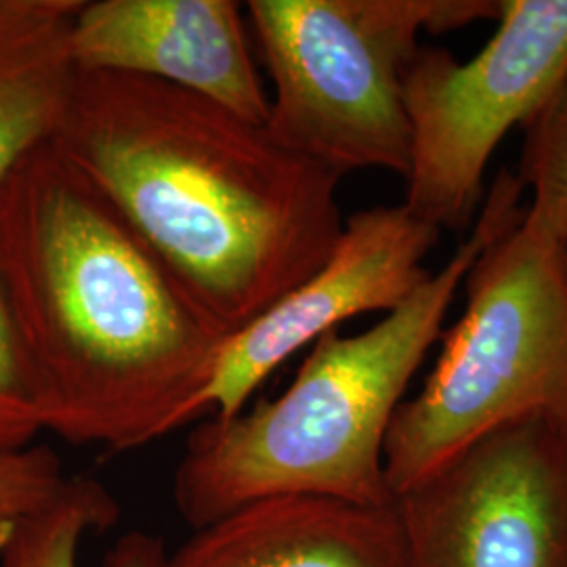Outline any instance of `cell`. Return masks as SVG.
Returning <instances> with one entry per match:
<instances>
[{"instance_id":"11","label":"cell","mask_w":567,"mask_h":567,"mask_svg":"<svg viewBox=\"0 0 567 567\" xmlns=\"http://www.w3.org/2000/svg\"><path fill=\"white\" fill-rule=\"evenodd\" d=\"M81 0H0V185L53 142L76 81L70 32Z\"/></svg>"},{"instance_id":"2","label":"cell","mask_w":567,"mask_h":567,"mask_svg":"<svg viewBox=\"0 0 567 567\" xmlns=\"http://www.w3.org/2000/svg\"><path fill=\"white\" fill-rule=\"evenodd\" d=\"M0 284L44 431L126 452L189 425L227 334L53 142L0 185Z\"/></svg>"},{"instance_id":"6","label":"cell","mask_w":567,"mask_h":567,"mask_svg":"<svg viewBox=\"0 0 567 567\" xmlns=\"http://www.w3.org/2000/svg\"><path fill=\"white\" fill-rule=\"evenodd\" d=\"M496 30L456 60L423 47L404 76L410 164L404 206L425 224L471 227L496 147L524 126L567 65V0H498Z\"/></svg>"},{"instance_id":"12","label":"cell","mask_w":567,"mask_h":567,"mask_svg":"<svg viewBox=\"0 0 567 567\" xmlns=\"http://www.w3.org/2000/svg\"><path fill=\"white\" fill-rule=\"evenodd\" d=\"M121 519V505L102 482L76 475L65 480L51 503L20 522L0 545V567H79L82 540ZM163 538L133 532L107 555L105 567H163Z\"/></svg>"},{"instance_id":"7","label":"cell","mask_w":567,"mask_h":567,"mask_svg":"<svg viewBox=\"0 0 567 567\" xmlns=\"http://www.w3.org/2000/svg\"><path fill=\"white\" fill-rule=\"evenodd\" d=\"M393 503L408 567H567V426H501Z\"/></svg>"},{"instance_id":"1","label":"cell","mask_w":567,"mask_h":567,"mask_svg":"<svg viewBox=\"0 0 567 567\" xmlns=\"http://www.w3.org/2000/svg\"><path fill=\"white\" fill-rule=\"evenodd\" d=\"M53 143L227 337L316 274L343 234L339 177L164 82L76 72Z\"/></svg>"},{"instance_id":"4","label":"cell","mask_w":567,"mask_h":567,"mask_svg":"<svg viewBox=\"0 0 567 567\" xmlns=\"http://www.w3.org/2000/svg\"><path fill=\"white\" fill-rule=\"evenodd\" d=\"M524 187L503 171L480 208L486 238L465 276L463 316L404 400L385 442L393 498L501 426H567V264L564 243L529 221Z\"/></svg>"},{"instance_id":"15","label":"cell","mask_w":567,"mask_h":567,"mask_svg":"<svg viewBox=\"0 0 567 567\" xmlns=\"http://www.w3.org/2000/svg\"><path fill=\"white\" fill-rule=\"evenodd\" d=\"M68 475L51 447L0 452V545L16 526L55 498Z\"/></svg>"},{"instance_id":"5","label":"cell","mask_w":567,"mask_h":567,"mask_svg":"<svg viewBox=\"0 0 567 567\" xmlns=\"http://www.w3.org/2000/svg\"><path fill=\"white\" fill-rule=\"evenodd\" d=\"M271 81L274 142L343 177H405L404 76L419 34L496 20L498 0H250L244 4Z\"/></svg>"},{"instance_id":"3","label":"cell","mask_w":567,"mask_h":567,"mask_svg":"<svg viewBox=\"0 0 567 567\" xmlns=\"http://www.w3.org/2000/svg\"><path fill=\"white\" fill-rule=\"evenodd\" d=\"M486 238L477 215L465 243L408 301L358 334L311 344L295 381L231 419H208L187 440L173 501L192 529L282 494L383 507L389 426L416 370L440 341L450 307Z\"/></svg>"},{"instance_id":"14","label":"cell","mask_w":567,"mask_h":567,"mask_svg":"<svg viewBox=\"0 0 567 567\" xmlns=\"http://www.w3.org/2000/svg\"><path fill=\"white\" fill-rule=\"evenodd\" d=\"M42 431L41 381L0 284V452L32 446Z\"/></svg>"},{"instance_id":"10","label":"cell","mask_w":567,"mask_h":567,"mask_svg":"<svg viewBox=\"0 0 567 567\" xmlns=\"http://www.w3.org/2000/svg\"><path fill=\"white\" fill-rule=\"evenodd\" d=\"M163 567H408L395 503L282 494L194 529Z\"/></svg>"},{"instance_id":"13","label":"cell","mask_w":567,"mask_h":567,"mask_svg":"<svg viewBox=\"0 0 567 567\" xmlns=\"http://www.w3.org/2000/svg\"><path fill=\"white\" fill-rule=\"evenodd\" d=\"M522 131L524 145L515 177L524 192H529L527 219L566 243L567 65Z\"/></svg>"},{"instance_id":"16","label":"cell","mask_w":567,"mask_h":567,"mask_svg":"<svg viewBox=\"0 0 567 567\" xmlns=\"http://www.w3.org/2000/svg\"><path fill=\"white\" fill-rule=\"evenodd\" d=\"M564 255H566V264H567V240L564 243Z\"/></svg>"},{"instance_id":"9","label":"cell","mask_w":567,"mask_h":567,"mask_svg":"<svg viewBox=\"0 0 567 567\" xmlns=\"http://www.w3.org/2000/svg\"><path fill=\"white\" fill-rule=\"evenodd\" d=\"M76 72L164 82L265 124L269 93L236 0H81L70 32Z\"/></svg>"},{"instance_id":"8","label":"cell","mask_w":567,"mask_h":567,"mask_svg":"<svg viewBox=\"0 0 567 567\" xmlns=\"http://www.w3.org/2000/svg\"><path fill=\"white\" fill-rule=\"evenodd\" d=\"M440 236L404 204L347 217L328 261L225 339L206 385L189 405V423L204 412L219 421L236 416L297 351L355 316L389 313L408 301L431 278L425 259Z\"/></svg>"}]
</instances>
